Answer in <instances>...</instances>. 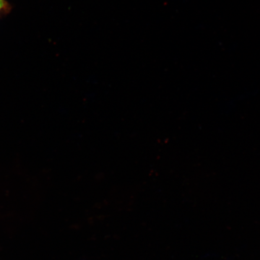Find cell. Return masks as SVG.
Segmentation results:
<instances>
[{
	"instance_id": "6da1fadb",
	"label": "cell",
	"mask_w": 260,
	"mask_h": 260,
	"mask_svg": "<svg viewBox=\"0 0 260 260\" xmlns=\"http://www.w3.org/2000/svg\"><path fill=\"white\" fill-rule=\"evenodd\" d=\"M6 7V2L5 0H0V12Z\"/></svg>"
}]
</instances>
